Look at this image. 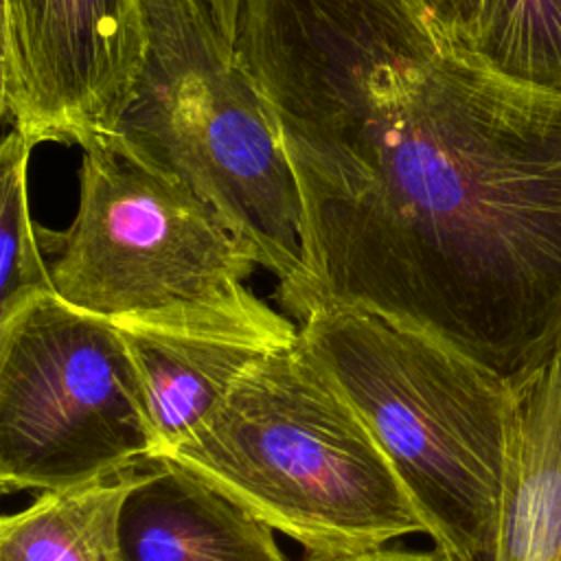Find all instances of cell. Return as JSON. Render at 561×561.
Segmentation results:
<instances>
[{
  "label": "cell",
  "instance_id": "13",
  "mask_svg": "<svg viewBox=\"0 0 561 561\" xmlns=\"http://www.w3.org/2000/svg\"><path fill=\"white\" fill-rule=\"evenodd\" d=\"M416 9H421L427 20L440 31L445 39H449L454 46L469 50L480 15L484 9V0H410Z\"/></svg>",
  "mask_w": 561,
  "mask_h": 561
},
{
  "label": "cell",
  "instance_id": "3",
  "mask_svg": "<svg viewBox=\"0 0 561 561\" xmlns=\"http://www.w3.org/2000/svg\"><path fill=\"white\" fill-rule=\"evenodd\" d=\"M307 554L425 533L362 416L296 340L261 355L169 456Z\"/></svg>",
  "mask_w": 561,
  "mask_h": 561
},
{
  "label": "cell",
  "instance_id": "8",
  "mask_svg": "<svg viewBox=\"0 0 561 561\" xmlns=\"http://www.w3.org/2000/svg\"><path fill=\"white\" fill-rule=\"evenodd\" d=\"M118 561H287L272 528L171 462L136 469L118 519Z\"/></svg>",
  "mask_w": 561,
  "mask_h": 561
},
{
  "label": "cell",
  "instance_id": "2",
  "mask_svg": "<svg viewBox=\"0 0 561 561\" xmlns=\"http://www.w3.org/2000/svg\"><path fill=\"white\" fill-rule=\"evenodd\" d=\"M298 340L362 416L451 561H491L506 495L517 390L414 329L324 307Z\"/></svg>",
  "mask_w": 561,
  "mask_h": 561
},
{
  "label": "cell",
  "instance_id": "14",
  "mask_svg": "<svg viewBox=\"0 0 561 561\" xmlns=\"http://www.w3.org/2000/svg\"><path fill=\"white\" fill-rule=\"evenodd\" d=\"M305 561H451L443 550L436 546L432 550L410 552V550H390V548H373L362 552H348V554H307Z\"/></svg>",
  "mask_w": 561,
  "mask_h": 561
},
{
  "label": "cell",
  "instance_id": "15",
  "mask_svg": "<svg viewBox=\"0 0 561 561\" xmlns=\"http://www.w3.org/2000/svg\"><path fill=\"white\" fill-rule=\"evenodd\" d=\"M213 15L224 33V37L232 44H237V31H239V18L243 9V0H208Z\"/></svg>",
  "mask_w": 561,
  "mask_h": 561
},
{
  "label": "cell",
  "instance_id": "10",
  "mask_svg": "<svg viewBox=\"0 0 561 561\" xmlns=\"http://www.w3.org/2000/svg\"><path fill=\"white\" fill-rule=\"evenodd\" d=\"M134 473L46 491L4 515L0 561H118V519Z\"/></svg>",
  "mask_w": 561,
  "mask_h": 561
},
{
  "label": "cell",
  "instance_id": "1",
  "mask_svg": "<svg viewBox=\"0 0 561 561\" xmlns=\"http://www.w3.org/2000/svg\"><path fill=\"white\" fill-rule=\"evenodd\" d=\"M237 53L294 173L305 283L500 375L561 280V92L511 81L410 0H243Z\"/></svg>",
  "mask_w": 561,
  "mask_h": 561
},
{
  "label": "cell",
  "instance_id": "11",
  "mask_svg": "<svg viewBox=\"0 0 561 561\" xmlns=\"http://www.w3.org/2000/svg\"><path fill=\"white\" fill-rule=\"evenodd\" d=\"M33 145L11 129L0 147V318L44 294H55L46 250L59 248L31 215L28 160Z\"/></svg>",
  "mask_w": 561,
  "mask_h": 561
},
{
  "label": "cell",
  "instance_id": "7",
  "mask_svg": "<svg viewBox=\"0 0 561 561\" xmlns=\"http://www.w3.org/2000/svg\"><path fill=\"white\" fill-rule=\"evenodd\" d=\"M145 57L140 0H2L4 121L33 147L114 127Z\"/></svg>",
  "mask_w": 561,
  "mask_h": 561
},
{
  "label": "cell",
  "instance_id": "4",
  "mask_svg": "<svg viewBox=\"0 0 561 561\" xmlns=\"http://www.w3.org/2000/svg\"><path fill=\"white\" fill-rule=\"evenodd\" d=\"M145 57L101 136L208 202L287 309L305 283L300 195L272 114L208 0H140Z\"/></svg>",
  "mask_w": 561,
  "mask_h": 561
},
{
  "label": "cell",
  "instance_id": "12",
  "mask_svg": "<svg viewBox=\"0 0 561 561\" xmlns=\"http://www.w3.org/2000/svg\"><path fill=\"white\" fill-rule=\"evenodd\" d=\"M467 53L511 81L561 92V0H484Z\"/></svg>",
  "mask_w": 561,
  "mask_h": 561
},
{
  "label": "cell",
  "instance_id": "6",
  "mask_svg": "<svg viewBox=\"0 0 561 561\" xmlns=\"http://www.w3.org/2000/svg\"><path fill=\"white\" fill-rule=\"evenodd\" d=\"M123 331L55 294L0 318V486L59 491L156 460Z\"/></svg>",
  "mask_w": 561,
  "mask_h": 561
},
{
  "label": "cell",
  "instance_id": "5",
  "mask_svg": "<svg viewBox=\"0 0 561 561\" xmlns=\"http://www.w3.org/2000/svg\"><path fill=\"white\" fill-rule=\"evenodd\" d=\"M81 149L77 213L50 265L55 296L116 327L298 340L248 287L256 256L208 202L107 138Z\"/></svg>",
  "mask_w": 561,
  "mask_h": 561
},
{
  "label": "cell",
  "instance_id": "9",
  "mask_svg": "<svg viewBox=\"0 0 561 561\" xmlns=\"http://www.w3.org/2000/svg\"><path fill=\"white\" fill-rule=\"evenodd\" d=\"M136 362L158 458L180 447L274 346L265 340L156 327H118Z\"/></svg>",
  "mask_w": 561,
  "mask_h": 561
}]
</instances>
